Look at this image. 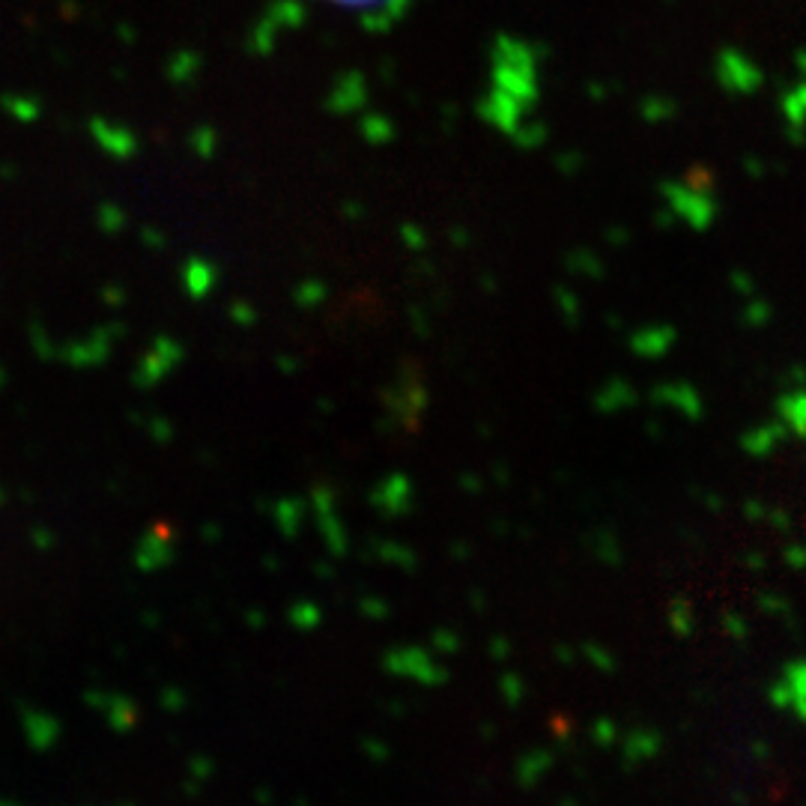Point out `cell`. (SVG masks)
Instances as JSON below:
<instances>
[{"instance_id": "obj_1", "label": "cell", "mask_w": 806, "mask_h": 806, "mask_svg": "<svg viewBox=\"0 0 806 806\" xmlns=\"http://www.w3.org/2000/svg\"><path fill=\"white\" fill-rule=\"evenodd\" d=\"M320 3L344 9V12H356V15H380V12L398 9L403 0H320Z\"/></svg>"}]
</instances>
